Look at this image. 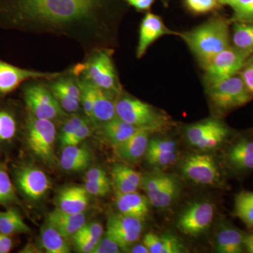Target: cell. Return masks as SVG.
<instances>
[{
  "mask_svg": "<svg viewBox=\"0 0 253 253\" xmlns=\"http://www.w3.org/2000/svg\"><path fill=\"white\" fill-rule=\"evenodd\" d=\"M125 0H0V28L64 37L90 54L114 44Z\"/></svg>",
  "mask_w": 253,
  "mask_h": 253,
  "instance_id": "obj_1",
  "label": "cell"
},
{
  "mask_svg": "<svg viewBox=\"0 0 253 253\" xmlns=\"http://www.w3.org/2000/svg\"><path fill=\"white\" fill-rule=\"evenodd\" d=\"M229 36V25L221 18H214L180 33L181 38L203 66L230 46Z\"/></svg>",
  "mask_w": 253,
  "mask_h": 253,
  "instance_id": "obj_2",
  "label": "cell"
},
{
  "mask_svg": "<svg viewBox=\"0 0 253 253\" xmlns=\"http://www.w3.org/2000/svg\"><path fill=\"white\" fill-rule=\"evenodd\" d=\"M113 50L102 48L85 56V61L72 68L78 76L96 87L119 95L123 91L113 62Z\"/></svg>",
  "mask_w": 253,
  "mask_h": 253,
  "instance_id": "obj_3",
  "label": "cell"
},
{
  "mask_svg": "<svg viewBox=\"0 0 253 253\" xmlns=\"http://www.w3.org/2000/svg\"><path fill=\"white\" fill-rule=\"evenodd\" d=\"M116 110L120 119L154 132L169 126V119L164 113L137 98L124 94L123 91L116 99Z\"/></svg>",
  "mask_w": 253,
  "mask_h": 253,
  "instance_id": "obj_4",
  "label": "cell"
},
{
  "mask_svg": "<svg viewBox=\"0 0 253 253\" xmlns=\"http://www.w3.org/2000/svg\"><path fill=\"white\" fill-rule=\"evenodd\" d=\"M26 112L39 119L58 121L67 113L58 103L44 80H31L19 88Z\"/></svg>",
  "mask_w": 253,
  "mask_h": 253,
  "instance_id": "obj_5",
  "label": "cell"
},
{
  "mask_svg": "<svg viewBox=\"0 0 253 253\" xmlns=\"http://www.w3.org/2000/svg\"><path fill=\"white\" fill-rule=\"evenodd\" d=\"M25 141L29 151L47 165H54L55 141L57 135L54 121L39 119L26 112L23 125Z\"/></svg>",
  "mask_w": 253,
  "mask_h": 253,
  "instance_id": "obj_6",
  "label": "cell"
},
{
  "mask_svg": "<svg viewBox=\"0 0 253 253\" xmlns=\"http://www.w3.org/2000/svg\"><path fill=\"white\" fill-rule=\"evenodd\" d=\"M141 187L150 204L159 209L170 207L180 195L181 185L177 176L157 169L142 175Z\"/></svg>",
  "mask_w": 253,
  "mask_h": 253,
  "instance_id": "obj_7",
  "label": "cell"
},
{
  "mask_svg": "<svg viewBox=\"0 0 253 253\" xmlns=\"http://www.w3.org/2000/svg\"><path fill=\"white\" fill-rule=\"evenodd\" d=\"M208 94L214 109L222 113L244 106L252 96L237 75L208 86Z\"/></svg>",
  "mask_w": 253,
  "mask_h": 253,
  "instance_id": "obj_8",
  "label": "cell"
},
{
  "mask_svg": "<svg viewBox=\"0 0 253 253\" xmlns=\"http://www.w3.org/2000/svg\"><path fill=\"white\" fill-rule=\"evenodd\" d=\"M250 55L234 46L221 51L205 65V81L207 86L236 76L244 68Z\"/></svg>",
  "mask_w": 253,
  "mask_h": 253,
  "instance_id": "obj_9",
  "label": "cell"
},
{
  "mask_svg": "<svg viewBox=\"0 0 253 253\" xmlns=\"http://www.w3.org/2000/svg\"><path fill=\"white\" fill-rule=\"evenodd\" d=\"M14 186L23 197L39 201L51 186L47 175L36 166L28 163L18 165L14 169Z\"/></svg>",
  "mask_w": 253,
  "mask_h": 253,
  "instance_id": "obj_10",
  "label": "cell"
},
{
  "mask_svg": "<svg viewBox=\"0 0 253 253\" xmlns=\"http://www.w3.org/2000/svg\"><path fill=\"white\" fill-rule=\"evenodd\" d=\"M46 82L61 109L67 114H75L82 109L79 77L72 68Z\"/></svg>",
  "mask_w": 253,
  "mask_h": 253,
  "instance_id": "obj_11",
  "label": "cell"
},
{
  "mask_svg": "<svg viewBox=\"0 0 253 253\" xmlns=\"http://www.w3.org/2000/svg\"><path fill=\"white\" fill-rule=\"evenodd\" d=\"M143 228L141 219L120 212L112 213L108 217L105 234L117 243L121 251L129 252L140 237Z\"/></svg>",
  "mask_w": 253,
  "mask_h": 253,
  "instance_id": "obj_12",
  "label": "cell"
},
{
  "mask_svg": "<svg viewBox=\"0 0 253 253\" xmlns=\"http://www.w3.org/2000/svg\"><path fill=\"white\" fill-rule=\"evenodd\" d=\"M62 72H43L20 68L0 59V99L6 98L26 82L31 80L51 81Z\"/></svg>",
  "mask_w": 253,
  "mask_h": 253,
  "instance_id": "obj_13",
  "label": "cell"
},
{
  "mask_svg": "<svg viewBox=\"0 0 253 253\" xmlns=\"http://www.w3.org/2000/svg\"><path fill=\"white\" fill-rule=\"evenodd\" d=\"M214 207L208 201H196L181 213L178 229L185 235L197 236L209 229L214 217Z\"/></svg>",
  "mask_w": 253,
  "mask_h": 253,
  "instance_id": "obj_14",
  "label": "cell"
},
{
  "mask_svg": "<svg viewBox=\"0 0 253 253\" xmlns=\"http://www.w3.org/2000/svg\"><path fill=\"white\" fill-rule=\"evenodd\" d=\"M182 174L198 185L213 186L220 179V172L215 160L208 154H191L181 165Z\"/></svg>",
  "mask_w": 253,
  "mask_h": 253,
  "instance_id": "obj_15",
  "label": "cell"
},
{
  "mask_svg": "<svg viewBox=\"0 0 253 253\" xmlns=\"http://www.w3.org/2000/svg\"><path fill=\"white\" fill-rule=\"evenodd\" d=\"M174 33L166 26L160 16L152 13H148L143 18L139 28V41L136 50V58L141 59L149 46L161 37Z\"/></svg>",
  "mask_w": 253,
  "mask_h": 253,
  "instance_id": "obj_16",
  "label": "cell"
},
{
  "mask_svg": "<svg viewBox=\"0 0 253 253\" xmlns=\"http://www.w3.org/2000/svg\"><path fill=\"white\" fill-rule=\"evenodd\" d=\"M146 156L151 166L162 169L169 168L177 160V146L175 141L168 139H156L149 140Z\"/></svg>",
  "mask_w": 253,
  "mask_h": 253,
  "instance_id": "obj_17",
  "label": "cell"
},
{
  "mask_svg": "<svg viewBox=\"0 0 253 253\" xmlns=\"http://www.w3.org/2000/svg\"><path fill=\"white\" fill-rule=\"evenodd\" d=\"M0 99V145L10 144L21 127V118L14 103Z\"/></svg>",
  "mask_w": 253,
  "mask_h": 253,
  "instance_id": "obj_18",
  "label": "cell"
},
{
  "mask_svg": "<svg viewBox=\"0 0 253 253\" xmlns=\"http://www.w3.org/2000/svg\"><path fill=\"white\" fill-rule=\"evenodd\" d=\"M93 161L90 149L85 145L66 146L63 147L59 158V164L63 170L80 172L85 170Z\"/></svg>",
  "mask_w": 253,
  "mask_h": 253,
  "instance_id": "obj_19",
  "label": "cell"
},
{
  "mask_svg": "<svg viewBox=\"0 0 253 253\" xmlns=\"http://www.w3.org/2000/svg\"><path fill=\"white\" fill-rule=\"evenodd\" d=\"M89 196L84 186H68L61 190L58 195L56 208L73 214L84 212L89 206Z\"/></svg>",
  "mask_w": 253,
  "mask_h": 253,
  "instance_id": "obj_20",
  "label": "cell"
},
{
  "mask_svg": "<svg viewBox=\"0 0 253 253\" xmlns=\"http://www.w3.org/2000/svg\"><path fill=\"white\" fill-rule=\"evenodd\" d=\"M46 221L70 240L86 224V217L84 212L73 214L56 208L49 213Z\"/></svg>",
  "mask_w": 253,
  "mask_h": 253,
  "instance_id": "obj_21",
  "label": "cell"
},
{
  "mask_svg": "<svg viewBox=\"0 0 253 253\" xmlns=\"http://www.w3.org/2000/svg\"><path fill=\"white\" fill-rule=\"evenodd\" d=\"M150 202L146 196L137 191L128 194L116 192V206L118 212L137 218L144 221L149 212Z\"/></svg>",
  "mask_w": 253,
  "mask_h": 253,
  "instance_id": "obj_22",
  "label": "cell"
},
{
  "mask_svg": "<svg viewBox=\"0 0 253 253\" xmlns=\"http://www.w3.org/2000/svg\"><path fill=\"white\" fill-rule=\"evenodd\" d=\"M98 129H100L101 135L105 140L112 145L113 147L122 144L139 131L150 130V129L132 126L120 119L117 116L109 122L104 123L98 127Z\"/></svg>",
  "mask_w": 253,
  "mask_h": 253,
  "instance_id": "obj_23",
  "label": "cell"
},
{
  "mask_svg": "<svg viewBox=\"0 0 253 253\" xmlns=\"http://www.w3.org/2000/svg\"><path fill=\"white\" fill-rule=\"evenodd\" d=\"M150 130L136 133L122 144L115 146L116 154L126 162L135 163L145 156L149 143Z\"/></svg>",
  "mask_w": 253,
  "mask_h": 253,
  "instance_id": "obj_24",
  "label": "cell"
},
{
  "mask_svg": "<svg viewBox=\"0 0 253 253\" xmlns=\"http://www.w3.org/2000/svg\"><path fill=\"white\" fill-rule=\"evenodd\" d=\"M117 97V95L94 86L92 123L96 128L116 117Z\"/></svg>",
  "mask_w": 253,
  "mask_h": 253,
  "instance_id": "obj_25",
  "label": "cell"
},
{
  "mask_svg": "<svg viewBox=\"0 0 253 253\" xmlns=\"http://www.w3.org/2000/svg\"><path fill=\"white\" fill-rule=\"evenodd\" d=\"M226 161L237 172L253 170V141L242 139L236 141L228 149Z\"/></svg>",
  "mask_w": 253,
  "mask_h": 253,
  "instance_id": "obj_26",
  "label": "cell"
},
{
  "mask_svg": "<svg viewBox=\"0 0 253 253\" xmlns=\"http://www.w3.org/2000/svg\"><path fill=\"white\" fill-rule=\"evenodd\" d=\"M244 234L236 228L225 226L218 232L215 247L219 253H241L244 250Z\"/></svg>",
  "mask_w": 253,
  "mask_h": 253,
  "instance_id": "obj_27",
  "label": "cell"
},
{
  "mask_svg": "<svg viewBox=\"0 0 253 253\" xmlns=\"http://www.w3.org/2000/svg\"><path fill=\"white\" fill-rule=\"evenodd\" d=\"M41 244L49 253H69L71 247L69 239L46 221L41 228Z\"/></svg>",
  "mask_w": 253,
  "mask_h": 253,
  "instance_id": "obj_28",
  "label": "cell"
},
{
  "mask_svg": "<svg viewBox=\"0 0 253 253\" xmlns=\"http://www.w3.org/2000/svg\"><path fill=\"white\" fill-rule=\"evenodd\" d=\"M30 232L31 229L16 208L12 206L0 212V233L14 236L18 234H28Z\"/></svg>",
  "mask_w": 253,
  "mask_h": 253,
  "instance_id": "obj_29",
  "label": "cell"
},
{
  "mask_svg": "<svg viewBox=\"0 0 253 253\" xmlns=\"http://www.w3.org/2000/svg\"><path fill=\"white\" fill-rule=\"evenodd\" d=\"M226 127L227 126L218 120H206L188 126L185 131L186 139L190 144L196 147L208 136Z\"/></svg>",
  "mask_w": 253,
  "mask_h": 253,
  "instance_id": "obj_30",
  "label": "cell"
},
{
  "mask_svg": "<svg viewBox=\"0 0 253 253\" xmlns=\"http://www.w3.org/2000/svg\"><path fill=\"white\" fill-rule=\"evenodd\" d=\"M234 47L252 56L253 55V23L236 21L233 27Z\"/></svg>",
  "mask_w": 253,
  "mask_h": 253,
  "instance_id": "obj_31",
  "label": "cell"
},
{
  "mask_svg": "<svg viewBox=\"0 0 253 253\" xmlns=\"http://www.w3.org/2000/svg\"><path fill=\"white\" fill-rule=\"evenodd\" d=\"M18 204L16 188L11 180L6 165L0 163V204L9 208Z\"/></svg>",
  "mask_w": 253,
  "mask_h": 253,
  "instance_id": "obj_32",
  "label": "cell"
},
{
  "mask_svg": "<svg viewBox=\"0 0 253 253\" xmlns=\"http://www.w3.org/2000/svg\"><path fill=\"white\" fill-rule=\"evenodd\" d=\"M234 214L253 229V192L241 191L236 196Z\"/></svg>",
  "mask_w": 253,
  "mask_h": 253,
  "instance_id": "obj_33",
  "label": "cell"
},
{
  "mask_svg": "<svg viewBox=\"0 0 253 253\" xmlns=\"http://www.w3.org/2000/svg\"><path fill=\"white\" fill-rule=\"evenodd\" d=\"M78 76L79 77L81 88V108L83 110L84 116L92 123L94 86L84 78Z\"/></svg>",
  "mask_w": 253,
  "mask_h": 253,
  "instance_id": "obj_34",
  "label": "cell"
},
{
  "mask_svg": "<svg viewBox=\"0 0 253 253\" xmlns=\"http://www.w3.org/2000/svg\"><path fill=\"white\" fill-rule=\"evenodd\" d=\"M89 121H90L84 115L81 116V115H78L77 113L65 118L59 136L60 142L62 146L70 136H72L83 125Z\"/></svg>",
  "mask_w": 253,
  "mask_h": 253,
  "instance_id": "obj_35",
  "label": "cell"
},
{
  "mask_svg": "<svg viewBox=\"0 0 253 253\" xmlns=\"http://www.w3.org/2000/svg\"><path fill=\"white\" fill-rule=\"evenodd\" d=\"M113 183L116 192L128 194L137 191L138 187L129 181V179L118 168L117 164L113 166L111 169Z\"/></svg>",
  "mask_w": 253,
  "mask_h": 253,
  "instance_id": "obj_36",
  "label": "cell"
},
{
  "mask_svg": "<svg viewBox=\"0 0 253 253\" xmlns=\"http://www.w3.org/2000/svg\"><path fill=\"white\" fill-rule=\"evenodd\" d=\"M231 7L234 9L235 22H253V0H238Z\"/></svg>",
  "mask_w": 253,
  "mask_h": 253,
  "instance_id": "obj_37",
  "label": "cell"
},
{
  "mask_svg": "<svg viewBox=\"0 0 253 253\" xmlns=\"http://www.w3.org/2000/svg\"><path fill=\"white\" fill-rule=\"evenodd\" d=\"M94 128H96V126L91 121L83 125L72 136L68 138L67 141L63 145V147L66 146H78L82 144L91 135Z\"/></svg>",
  "mask_w": 253,
  "mask_h": 253,
  "instance_id": "obj_38",
  "label": "cell"
},
{
  "mask_svg": "<svg viewBox=\"0 0 253 253\" xmlns=\"http://www.w3.org/2000/svg\"><path fill=\"white\" fill-rule=\"evenodd\" d=\"M104 234V228L102 225L97 221H92L86 222L73 237H87L99 241Z\"/></svg>",
  "mask_w": 253,
  "mask_h": 253,
  "instance_id": "obj_39",
  "label": "cell"
},
{
  "mask_svg": "<svg viewBox=\"0 0 253 253\" xmlns=\"http://www.w3.org/2000/svg\"><path fill=\"white\" fill-rule=\"evenodd\" d=\"M161 236L162 240L161 253H180L185 251L184 246L176 236L171 234H165Z\"/></svg>",
  "mask_w": 253,
  "mask_h": 253,
  "instance_id": "obj_40",
  "label": "cell"
},
{
  "mask_svg": "<svg viewBox=\"0 0 253 253\" xmlns=\"http://www.w3.org/2000/svg\"><path fill=\"white\" fill-rule=\"evenodd\" d=\"M218 0H186V5L191 11L196 14H205L217 6Z\"/></svg>",
  "mask_w": 253,
  "mask_h": 253,
  "instance_id": "obj_41",
  "label": "cell"
},
{
  "mask_svg": "<svg viewBox=\"0 0 253 253\" xmlns=\"http://www.w3.org/2000/svg\"><path fill=\"white\" fill-rule=\"evenodd\" d=\"M109 182H99V181H84V186L88 194L91 196L103 197L109 194L111 191V184Z\"/></svg>",
  "mask_w": 253,
  "mask_h": 253,
  "instance_id": "obj_42",
  "label": "cell"
},
{
  "mask_svg": "<svg viewBox=\"0 0 253 253\" xmlns=\"http://www.w3.org/2000/svg\"><path fill=\"white\" fill-rule=\"evenodd\" d=\"M121 251L117 243L105 234L99 240L92 253H121Z\"/></svg>",
  "mask_w": 253,
  "mask_h": 253,
  "instance_id": "obj_43",
  "label": "cell"
},
{
  "mask_svg": "<svg viewBox=\"0 0 253 253\" xmlns=\"http://www.w3.org/2000/svg\"><path fill=\"white\" fill-rule=\"evenodd\" d=\"M71 240L76 251L82 253H92L99 241L87 237H73Z\"/></svg>",
  "mask_w": 253,
  "mask_h": 253,
  "instance_id": "obj_44",
  "label": "cell"
},
{
  "mask_svg": "<svg viewBox=\"0 0 253 253\" xmlns=\"http://www.w3.org/2000/svg\"><path fill=\"white\" fill-rule=\"evenodd\" d=\"M250 94L253 95V56L249 59L239 73Z\"/></svg>",
  "mask_w": 253,
  "mask_h": 253,
  "instance_id": "obj_45",
  "label": "cell"
},
{
  "mask_svg": "<svg viewBox=\"0 0 253 253\" xmlns=\"http://www.w3.org/2000/svg\"><path fill=\"white\" fill-rule=\"evenodd\" d=\"M143 244L146 246L149 253H161L162 250V240L161 236L154 233L146 234L143 239Z\"/></svg>",
  "mask_w": 253,
  "mask_h": 253,
  "instance_id": "obj_46",
  "label": "cell"
},
{
  "mask_svg": "<svg viewBox=\"0 0 253 253\" xmlns=\"http://www.w3.org/2000/svg\"><path fill=\"white\" fill-rule=\"evenodd\" d=\"M84 181H99V182H109V177L104 169L100 168H92L86 173Z\"/></svg>",
  "mask_w": 253,
  "mask_h": 253,
  "instance_id": "obj_47",
  "label": "cell"
},
{
  "mask_svg": "<svg viewBox=\"0 0 253 253\" xmlns=\"http://www.w3.org/2000/svg\"><path fill=\"white\" fill-rule=\"evenodd\" d=\"M14 246L13 236L5 235L0 233V253H9Z\"/></svg>",
  "mask_w": 253,
  "mask_h": 253,
  "instance_id": "obj_48",
  "label": "cell"
},
{
  "mask_svg": "<svg viewBox=\"0 0 253 253\" xmlns=\"http://www.w3.org/2000/svg\"><path fill=\"white\" fill-rule=\"evenodd\" d=\"M126 4L130 5L139 11L149 9L156 0H125Z\"/></svg>",
  "mask_w": 253,
  "mask_h": 253,
  "instance_id": "obj_49",
  "label": "cell"
},
{
  "mask_svg": "<svg viewBox=\"0 0 253 253\" xmlns=\"http://www.w3.org/2000/svg\"><path fill=\"white\" fill-rule=\"evenodd\" d=\"M244 249L247 252L253 253V233L244 235Z\"/></svg>",
  "mask_w": 253,
  "mask_h": 253,
  "instance_id": "obj_50",
  "label": "cell"
},
{
  "mask_svg": "<svg viewBox=\"0 0 253 253\" xmlns=\"http://www.w3.org/2000/svg\"><path fill=\"white\" fill-rule=\"evenodd\" d=\"M131 253H149L146 246L144 244H134L129 250V252Z\"/></svg>",
  "mask_w": 253,
  "mask_h": 253,
  "instance_id": "obj_51",
  "label": "cell"
},
{
  "mask_svg": "<svg viewBox=\"0 0 253 253\" xmlns=\"http://www.w3.org/2000/svg\"><path fill=\"white\" fill-rule=\"evenodd\" d=\"M237 1L238 0H218L220 4L229 5L231 6L235 4Z\"/></svg>",
  "mask_w": 253,
  "mask_h": 253,
  "instance_id": "obj_52",
  "label": "cell"
}]
</instances>
